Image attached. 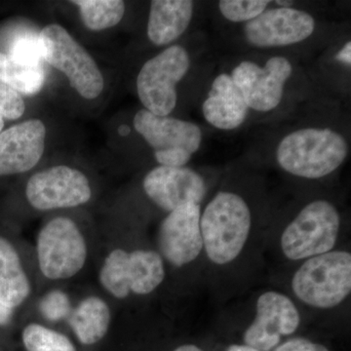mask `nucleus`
Instances as JSON below:
<instances>
[{"mask_svg":"<svg viewBox=\"0 0 351 351\" xmlns=\"http://www.w3.org/2000/svg\"><path fill=\"white\" fill-rule=\"evenodd\" d=\"M87 247L73 219L55 218L41 228L38 237L39 269L53 280L75 276L84 267Z\"/></svg>","mask_w":351,"mask_h":351,"instance_id":"9","label":"nucleus"},{"mask_svg":"<svg viewBox=\"0 0 351 351\" xmlns=\"http://www.w3.org/2000/svg\"><path fill=\"white\" fill-rule=\"evenodd\" d=\"M0 80L19 93L34 95L43 88L45 73L43 66L19 64L0 53Z\"/></svg>","mask_w":351,"mask_h":351,"instance_id":"21","label":"nucleus"},{"mask_svg":"<svg viewBox=\"0 0 351 351\" xmlns=\"http://www.w3.org/2000/svg\"><path fill=\"white\" fill-rule=\"evenodd\" d=\"M133 124L160 166L184 167L202 143V131L195 123L169 115L158 117L145 108L136 113Z\"/></svg>","mask_w":351,"mask_h":351,"instance_id":"6","label":"nucleus"},{"mask_svg":"<svg viewBox=\"0 0 351 351\" xmlns=\"http://www.w3.org/2000/svg\"><path fill=\"white\" fill-rule=\"evenodd\" d=\"M200 217V205L188 203L170 212L161 223L159 249L164 258L175 267H184L193 262L203 250Z\"/></svg>","mask_w":351,"mask_h":351,"instance_id":"14","label":"nucleus"},{"mask_svg":"<svg viewBox=\"0 0 351 351\" xmlns=\"http://www.w3.org/2000/svg\"><path fill=\"white\" fill-rule=\"evenodd\" d=\"M191 58L181 45H172L145 62L137 77V92L147 112L168 117L177 105V85L188 73Z\"/></svg>","mask_w":351,"mask_h":351,"instance_id":"7","label":"nucleus"},{"mask_svg":"<svg viewBox=\"0 0 351 351\" xmlns=\"http://www.w3.org/2000/svg\"><path fill=\"white\" fill-rule=\"evenodd\" d=\"M226 351H258L256 348H251V346L246 345H233L230 346Z\"/></svg>","mask_w":351,"mask_h":351,"instance_id":"30","label":"nucleus"},{"mask_svg":"<svg viewBox=\"0 0 351 351\" xmlns=\"http://www.w3.org/2000/svg\"><path fill=\"white\" fill-rule=\"evenodd\" d=\"M276 351H329L326 346L313 343L306 339L295 338L289 339L279 346Z\"/></svg>","mask_w":351,"mask_h":351,"instance_id":"28","label":"nucleus"},{"mask_svg":"<svg viewBox=\"0 0 351 351\" xmlns=\"http://www.w3.org/2000/svg\"><path fill=\"white\" fill-rule=\"evenodd\" d=\"M83 345H94L107 335L110 323V307L98 297H88L76 307L69 319Z\"/></svg>","mask_w":351,"mask_h":351,"instance_id":"20","label":"nucleus"},{"mask_svg":"<svg viewBox=\"0 0 351 351\" xmlns=\"http://www.w3.org/2000/svg\"><path fill=\"white\" fill-rule=\"evenodd\" d=\"M25 195L34 209L49 211L85 204L92 191L82 172L69 166H55L32 176Z\"/></svg>","mask_w":351,"mask_h":351,"instance_id":"11","label":"nucleus"},{"mask_svg":"<svg viewBox=\"0 0 351 351\" xmlns=\"http://www.w3.org/2000/svg\"><path fill=\"white\" fill-rule=\"evenodd\" d=\"M143 186L149 199L169 213L188 203L200 205L207 193L204 179L186 166H157L145 176Z\"/></svg>","mask_w":351,"mask_h":351,"instance_id":"15","label":"nucleus"},{"mask_svg":"<svg viewBox=\"0 0 351 351\" xmlns=\"http://www.w3.org/2000/svg\"><path fill=\"white\" fill-rule=\"evenodd\" d=\"M269 0H221L219 12L232 23H248L267 10Z\"/></svg>","mask_w":351,"mask_h":351,"instance_id":"24","label":"nucleus"},{"mask_svg":"<svg viewBox=\"0 0 351 351\" xmlns=\"http://www.w3.org/2000/svg\"><path fill=\"white\" fill-rule=\"evenodd\" d=\"M193 7L189 0L152 1L147 22V38L152 43L168 45L181 38L193 20Z\"/></svg>","mask_w":351,"mask_h":351,"instance_id":"18","label":"nucleus"},{"mask_svg":"<svg viewBox=\"0 0 351 351\" xmlns=\"http://www.w3.org/2000/svg\"><path fill=\"white\" fill-rule=\"evenodd\" d=\"M292 289L308 306L317 308L339 306L350 294V253L331 251L308 258L293 277Z\"/></svg>","mask_w":351,"mask_h":351,"instance_id":"3","label":"nucleus"},{"mask_svg":"<svg viewBox=\"0 0 351 351\" xmlns=\"http://www.w3.org/2000/svg\"><path fill=\"white\" fill-rule=\"evenodd\" d=\"M4 126V120L3 117L0 115V134H1L2 128H3Z\"/></svg>","mask_w":351,"mask_h":351,"instance_id":"33","label":"nucleus"},{"mask_svg":"<svg viewBox=\"0 0 351 351\" xmlns=\"http://www.w3.org/2000/svg\"><path fill=\"white\" fill-rule=\"evenodd\" d=\"M292 73L293 66L287 58L274 56L263 66L255 62H241L232 69L230 76L249 110L269 112L280 105Z\"/></svg>","mask_w":351,"mask_h":351,"instance_id":"10","label":"nucleus"},{"mask_svg":"<svg viewBox=\"0 0 351 351\" xmlns=\"http://www.w3.org/2000/svg\"><path fill=\"white\" fill-rule=\"evenodd\" d=\"M162 258L156 251L136 250L128 253L115 249L108 254L100 272L101 286L117 299L130 293L151 294L164 280Z\"/></svg>","mask_w":351,"mask_h":351,"instance_id":"8","label":"nucleus"},{"mask_svg":"<svg viewBox=\"0 0 351 351\" xmlns=\"http://www.w3.org/2000/svg\"><path fill=\"white\" fill-rule=\"evenodd\" d=\"M31 293L29 279L13 245L0 237V302L14 309Z\"/></svg>","mask_w":351,"mask_h":351,"instance_id":"19","label":"nucleus"},{"mask_svg":"<svg viewBox=\"0 0 351 351\" xmlns=\"http://www.w3.org/2000/svg\"><path fill=\"white\" fill-rule=\"evenodd\" d=\"M7 55L19 64L41 66L43 58L39 36L32 34L16 36L9 46V53Z\"/></svg>","mask_w":351,"mask_h":351,"instance_id":"25","label":"nucleus"},{"mask_svg":"<svg viewBox=\"0 0 351 351\" xmlns=\"http://www.w3.org/2000/svg\"><path fill=\"white\" fill-rule=\"evenodd\" d=\"M341 226L337 208L327 200H314L298 214L281 237V249L289 260L300 261L331 252Z\"/></svg>","mask_w":351,"mask_h":351,"instance_id":"5","label":"nucleus"},{"mask_svg":"<svg viewBox=\"0 0 351 351\" xmlns=\"http://www.w3.org/2000/svg\"><path fill=\"white\" fill-rule=\"evenodd\" d=\"M276 3L281 7H291L292 5V2L276 1Z\"/></svg>","mask_w":351,"mask_h":351,"instance_id":"32","label":"nucleus"},{"mask_svg":"<svg viewBox=\"0 0 351 351\" xmlns=\"http://www.w3.org/2000/svg\"><path fill=\"white\" fill-rule=\"evenodd\" d=\"M12 313L13 309L8 308L0 302V326H5L10 322Z\"/></svg>","mask_w":351,"mask_h":351,"instance_id":"29","label":"nucleus"},{"mask_svg":"<svg viewBox=\"0 0 351 351\" xmlns=\"http://www.w3.org/2000/svg\"><path fill=\"white\" fill-rule=\"evenodd\" d=\"M301 316L297 307L285 295L267 292L257 302L255 320L244 332L245 345L258 351L276 348L281 337L297 331Z\"/></svg>","mask_w":351,"mask_h":351,"instance_id":"13","label":"nucleus"},{"mask_svg":"<svg viewBox=\"0 0 351 351\" xmlns=\"http://www.w3.org/2000/svg\"><path fill=\"white\" fill-rule=\"evenodd\" d=\"M348 154V143L338 132L307 127L291 132L279 142L276 160L289 174L316 180L339 169Z\"/></svg>","mask_w":351,"mask_h":351,"instance_id":"1","label":"nucleus"},{"mask_svg":"<svg viewBox=\"0 0 351 351\" xmlns=\"http://www.w3.org/2000/svg\"><path fill=\"white\" fill-rule=\"evenodd\" d=\"M25 110L19 92L0 80V115L6 119H18L24 114Z\"/></svg>","mask_w":351,"mask_h":351,"instance_id":"26","label":"nucleus"},{"mask_svg":"<svg viewBox=\"0 0 351 351\" xmlns=\"http://www.w3.org/2000/svg\"><path fill=\"white\" fill-rule=\"evenodd\" d=\"M46 127L31 119L0 134V176L21 174L39 162L45 149Z\"/></svg>","mask_w":351,"mask_h":351,"instance_id":"16","label":"nucleus"},{"mask_svg":"<svg viewBox=\"0 0 351 351\" xmlns=\"http://www.w3.org/2000/svg\"><path fill=\"white\" fill-rule=\"evenodd\" d=\"M251 226L250 208L241 196L217 193L200 217L203 249L209 260L219 265L233 262L243 250Z\"/></svg>","mask_w":351,"mask_h":351,"instance_id":"2","label":"nucleus"},{"mask_svg":"<svg viewBox=\"0 0 351 351\" xmlns=\"http://www.w3.org/2000/svg\"><path fill=\"white\" fill-rule=\"evenodd\" d=\"M174 351H203L198 346L193 345H184L176 348Z\"/></svg>","mask_w":351,"mask_h":351,"instance_id":"31","label":"nucleus"},{"mask_svg":"<svg viewBox=\"0 0 351 351\" xmlns=\"http://www.w3.org/2000/svg\"><path fill=\"white\" fill-rule=\"evenodd\" d=\"M38 36L43 60L63 73L83 98H98L105 82L98 64L87 50L60 25H46Z\"/></svg>","mask_w":351,"mask_h":351,"instance_id":"4","label":"nucleus"},{"mask_svg":"<svg viewBox=\"0 0 351 351\" xmlns=\"http://www.w3.org/2000/svg\"><path fill=\"white\" fill-rule=\"evenodd\" d=\"M315 19L306 11L293 7L267 9L246 23L247 43L257 48L286 47L306 40L315 29Z\"/></svg>","mask_w":351,"mask_h":351,"instance_id":"12","label":"nucleus"},{"mask_svg":"<svg viewBox=\"0 0 351 351\" xmlns=\"http://www.w3.org/2000/svg\"><path fill=\"white\" fill-rule=\"evenodd\" d=\"M202 113L208 123L219 130H234L244 123L249 108L230 75L221 73L215 77L203 101Z\"/></svg>","mask_w":351,"mask_h":351,"instance_id":"17","label":"nucleus"},{"mask_svg":"<svg viewBox=\"0 0 351 351\" xmlns=\"http://www.w3.org/2000/svg\"><path fill=\"white\" fill-rule=\"evenodd\" d=\"M22 338L27 351H76L68 337L39 324L27 325Z\"/></svg>","mask_w":351,"mask_h":351,"instance_id":"23","label":"nucleus"},{"mask_svg":"<svg viewBox=\"0 0 351 351\" xmlns=\"http://www.w3.org/2000/svg\"><path fill=\"white\" fill-rule=\"evenodd\" d=\"M71 311L68 295L62 291H52L44 295L40 302V311L46 319L59 321L66 317Z\"/></svg>","mask_w":351,"mask_h":351,"instance_id":"27","label":"nucleus"},{"mask_svg":"<svg viewBox=\"0 0 351 351\" xmlns=\"http://www.w3.org/2000/svg\"><path fill=\"white\" fill-rule=\"evenodd\" d=\"M80 17L87 29L104 31L119 24L125 13V2L121 0H75Z\"/></svg>","mask_w":351,"mask_h":351,"instance_id":"22","label":"nucleus"}]
</instances>
